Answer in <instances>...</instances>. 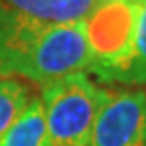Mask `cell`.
<instances>
[{
	"instance_id": "obj_1",
	"label": "cell",
	"mask_w": 146,
	"mask_h": 146,
	"mask_svg": "<svg viewBox=\"0 0 146 146\" xmlns=\"http://www.w3.org/2000/svg\"><path fill=\"white\" fill-rule=\"evenodd\" d=\"M91 51L84 21L51 23L19 13L0 0V76L46 86L86 72Z\"/></svg>"
},
{
	"instance_id": "obj_2",
	"label": "cell",
	"mask_w": 146,
	"mask_h": 146,
	"mask_svg": "<svg viewBox=\"0 0 146 146\" xmlns=\"http://www.w3.org/2000/svg\"><path fill=\"white\" fill-rule=\"evenodd\" d=\"M108 89L86 72L63 76L42 87L49 146H91L97 112Z\"/></svg>"
},
{
	"instance_id": "obj_3",
	"label": "cell",
	"mask_w": 146,
	"mask_h": 146,
	"mask_svg": "<svg viewBox=\"0 0 146 146\" xmlns=\"http://www.w3.org/2000/svg\"><path fill=\"white\" fill-rule=\"evenodd\" d=\"M141 6L142 0H103L84 19L91 51V74L99 78L131 55Z\"/></svg>"
},
{
	"instance_id": "obj_4",
	"label": "cell",
	"mask_w": 146,
	"mask_h": 146,
	"mask_svg": "<svg viewBox=\"0 0 146 146\" xmlns=\"http://www.w3.org/2000/svg\"><path fill=\"white\" fill-rule=\"evenodd\" d=\"M91 146H146V89L106 93Z\"/></svg>"
},
{
	"instance_id": "obj_5",
	"label": "cell",
	"mask_w": 146,
	"mask_h": 146,
	"mask_svg": "<svg viewBox=\"0 0 146 146\" xmlns=\"http://www.w3.org/2000/svg\"><path fill=\"white\" fill-rule=\"evenodd\" d=\"M19 13L51 23H76L84 21L97 0H2Z\"/></svg>"
},
{
	"instance_id": "obj_6",
	"label": "cell",
	"mask_w": 146,
	"mask_h": 146,
	"mask_svg": "<svg viewBox=\"0 0 146 146\" xmlns=\"http://www.w3.org/2000/svg\"><path fill=\"white\" fill-rule=\"evenodd\" d=\"M97 80L123 86H146V0H142L141 6L131 55L119 66L101 74Z\"/></svg>"
},
{
	"instance_id": "obj_7",
	"label": "cell",
	"mask_w": 146,
	"mask_h": 146,
	"mask_svg": "<svg viewBox=\"0 0 146 146\" xmlns=\"http://www.w3.org/2000/svg\"><path fill=\"white\" fill-rule=\"evenodd\" d=\"M0 146H49L46 114L40 97H33L21 116L13 121Z\"/></svg>"
},
{
	"instance_id": "obj_8",
	"label": "cell",
	"mask_w": 146,
	"mask_h": 146,
	"mask_svg": "<svg viewBox=\"0 0 146 146\" xmlns=\"http://www.w3.org/2000/svg\"><path fill=\"white\" fill-rule=\"evenodd\" d=\"M31 89L21 78L0 76V141L31 103Z\"/></svg>"
},
{
	"instance_id": "obj_9",
	"label": "cell",
	"mask_w": 146,
	"mask_h": 146,
	"mask_svg": "<svg viewBox=\"0 0 146 146\" xmlns=\"http://www.w3.org/2000/svg\"><path fill=\"white\" fill-rule=\"evenodd\" d=\"M97 2H103V0H97Z\"/></svg>"
}]
</instances>
